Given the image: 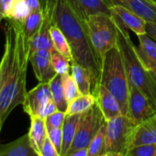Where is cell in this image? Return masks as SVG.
I'll return each mask as SVG.
<instances>
[{
	"label": "cell",
	"instance_id": "7402d4cb",
	"mask_svg": "<svg viewBox=\"0 0 156 156\" xmlns=\"http://www.w3.org/2000/svg\"><path fill=\"white\" fill-rule=\"evenodd\" d=\"M50 34H51V38L55 51H57L62 55H63L70 62H73L74 60H73L71 46L65 35L60 30V28L57 27L56 25H51L50 28Z\"/></svg>",
	"mask_w": 156,
	"mask_h": 156
},
{
	"label": "cell",
	"instance_id": "5b68a950",
	"mask_svg": "<svg viewBox=\"0 0 156 156\" xmlns=\"http://www.w3.org/2000/svg\"><path fill=\"white\" fill-rule=\"evenodd\" d=\"M91 45L100 64L106 53L118 45V32L111 15L98 13L87 16L85 20Z\"/></svg>",
	"mask_w": 156,
	"mask_h": 156
},
{
	"label": "cell",
	"instance_id": "e0dca14e",
	"mask_svg": "<svg viewBox=\"0 0 156 156\" xmlns=\"http://www.w3.org/2000/svg\"><path fill=\"white\" fill-rule=\"evenodd\" d=\"M30 62L32 65L35 76L40 83H49L56 74L51 60L44 58L36 52L30 53Z\"/></svg>",
	"mask_w": 156,
	"mask_h": 156
},
{
	"label": "cell",
	"instance_id": "f1b7e54d",
	"mask_svg": "<svg viewBox=\"0 0 156 156\" xmlns=\"http://www.w3.org/2000/svg\"><path fill=\"white\" fill-rule=\"evenodd\" d=\"M51 62L57 74L63 75L71 72V62L57 51H53L51 52Z\"/></svg>",
	"mask_w": 156,
	"mask_h": 156
},
{
	"label": "cell",
	"instance_id": "ba28073f",
	"mask_svg": "<svg viewBox=\"0 0 156 156\" xmlns=\"http://www.w3.org/2000/svg\"><path fill=\"white\" fill-rule=\"evenodd\" d=\"M155 114L156 111L146 96L137 87L129 85V96L126 116L138 125Z\"/></svg>",
	"mask_w": 156,
	"mask_h": 156
},
{
	"label": "cell",
	"instance_id": "8992f818",
	"mask_svg": "<svg viewBox=\"0 0 156 156\" xmlns=\"http://www.w3.org/2000/svg\"><path fill=\"white\" fill-rule=\"evenodd\" d=\"M135 124L126 115L118 116L107 121L106 152H119L126 154L130 149Z\"/></svg>",
	"mask_w": 156,
	"mask_h": 156
},
{
	"label": "cell",
	"instance_id": "9a60e30c",
	"mask_svg": "<svg viewBox=\"0 0 156 156\" xmlns=\"http://www.w3.org/2000/svg\"><path fill=\"white\" fill-rule=\"evenodd\" d=\"M156 143V114L135 128L131 147Z\"/></svg>",
	"mask_w": 156,
	"mask_h": 156
},
{
	"label": "cell",
	"instance_id": "ffe728a7",
	"mask_svg": "<svg viewBox=\"0 0 156 156\" xmlns=\"http://www.w3.org/2000/svg\"><path fill=\"white\" fill-rule=\"evenodd\" d=\"M82 114H73V115H66L63 125L62 127V151L61 155L64 156L69 151L74 136L76 134V130L79 124Z\"/></svg>",
	"mask_w": 156,
	"mask_h": 156
},
{
	"label": "cell",
	"instance_id": "ee69618b",
	"mask_svg": "<svg viewBox=\"0 0 156 156\" xmlns=\"http://www.w3.org/2000/svg\"><path fill=\"white\" fill-rule=\"evenodd\" d=\"M1 129H2V126H0V131H1Z\"/></svg>",
	"mask_w": 156,
	"mask_h": 156
},
{
	"label": "cell",
	"instance_id": "4316f807",
	"mask_svg": "<svg viewBox=\"0 0 156 156\" xmlns=\"http://www.w3.org/2000/svg\"><path fill=\"white\" fill-rule=\"evenodd\" d=\"M43 21V15L41 11H31L26 20L23 22L24 30L27 36L30 39L41 29Z\"/></svg>",
	"mask_w": 156,
	"mask_h": 156
},
{
	"label": "cell",
	"instance_id": "1f68e13d",
	"mask_svg": "<svg viewBox=\"0 0 156 156\" xmlns=\"http://www.w3.org/2000/svg\"><path fill=\"white\" fill-rule=\"evenodd\" d=\"M48 138L54 145L56 150L61 153L62 151V128L48 129Z\"/></svg>",
	"mask_w": 156,
	"mask_h": 156
},
{
	"label": "cell",
	"instance_id": "2e32d148",
	"mask_svg": "<svg viewBox=\"0 0 156 156\" xmlns=\"http://www.w3.org/2000/svg\"><path fill=\"white\" fill-rule=\"evenodd\" d=\"M0 156H41L31 145L29 134L0 147Z\"/></svg>",
	"mask_w": 156,
	"mask_h": 156
},
{
	"label": "cell",
	"instance_id": "d590c367",
	"mask_svg": "<svg viewBox=\"0 0 156 156\" xmlns=\"http://www.w3.org/2000/svg\"><path fill=\"white\" fill-rule=\"evenodd\" d=\"M7 60H8L7 53L4 51L1 61H0V92H1L4 85V76H5V71L7 66Z\"/></svg>",
	"mask_w": 156,
	"mask_h": 156
},
{
	"label": "cell",
	"instance_id": "8d00e7d4",
	"mask_svg": "<svg viewBox=\"0 0 156 156\" xmlns=\"http://www.w3.org/2000/svg\"><path fill=\"white\" fill-rule=\"evenodd\" d=\"M25 1L30 8L31 11H41L40 0H25Z\"/></svg>",
	"mask_w": 156,
	"mask_h": 156
},
{
	"label": "cell",
	"instance_id": "4fadbf2b",
	"mask_svg": "<svg viewBox=\"0 0 156 156\" xmlns=\"http://www.w3.org/2000/svg\"><path fill=\"white\" fill-rule=\"evenodd\" d=\"M109 6L121 5L140 18L147 23L156 24V5L150 0H107Z\"/></svg>",
	"mask_w": 156,
	"mask_h": 156
},
{
	"label": "cell",
	"instance_id": "7a4b0ae2",
	"mask_svg": "<svg viewBox=\"0 0 156 156\" xmlns=\"http://www.w3.org/2000/svg\"><path fill=\"white\" fill-rule=\"evenodd\" d=\"M53 25L59 27L65 35L71 46L73 60L88 70L91 75L93 94L99 85L101 64L91 45L85 21L66 0H57Z\"/></svg>",
	"mask_w": 156,
	"mask_h": 156
},
{
	"label": "cell",
	"instance_id": "603a6c76",
	"mask_svg": "<svg viewBox=\"0 0 156 156\" xmlns=\"http://www.w3.org/2000/svg\"><path fill=\"white\" fill-rule=\"evenodd\" d=\"M96 105V98L93 94L81 95L72 100L67 107L66 115L84 114Z\"/></svg>",
	"mask_w": 156,
	"mask_h": 156
},
{
	"label": "cell",
	"instance_id": "f546056e",
	"mask_svg": "<svg viewBox=\"0 0 156 156\" xmlns=\"http://www.w3.org/2000/svg\"><path fill=\"white\" fill-rule=\"evenodd\" d=\"M125 156H156V143L134 146L126 152Z\"/></svg>",
	"mask_w": 156,
	"mask_h": 156
},
{
	"label": "cell",
	"instance_id": "5bb4252c",
	"mask_svg": "<svg viewBox=\"0 0 156 156\" xmlns=\"http://www.w3.org/2000/svg\"><path fill=\"white\" fill-rule=\"evenodd\" d=\"M73 9L84 21L87 16L98 13H105L111 15L110 6L107 0H71Z\"/></svg>",
	"mask_w": 156,
	"mask_h": 156
},
{
	"label": "cell",
	"instance_id": "277c9868",
	"mask_svg": "<svg viewBox=\"0 0 156 156\" xmlns=\"http://www.w3.org/2000/svg\"><path fill=\"white\" fill-rule=\"evenodd\" d=\"M99 84L105 86L117 98L122 114L126 115L129 96V83L123 58L118 45L109 50L104 56Z\"/></svg>",
	"mask_w": 156,
	"mask_h": 156
},
{
	"label": "cell",
	"instance_id": "83f0119b",
	"mask_svg": "<svg viewBox=\"0 0 156 156\" xmlns=\"http://www.w3.org/2000/svg\"><path fill=\"white\" fill-rule=\"evenodd\" d=\"M62 88H63L64 98L68 104L74 98L82 95L80 93L79 89H78V87H77L71 73L62 75Z\"/></svg>",
	"mask_w": 156,
	"mask_h": 156
},
{
	"label": "cell",
	"instance_id": "74e56055",
	"mask_svg": "<svg viewBox=\"0 0 156 156\" xmlns=\"http://www.w3.org/2000/svg\"><path fill=\"white\" fill-rule=\"evenodd\" d=\"M147 34L156 41V24L147 23Z\"/></svg>",
	"mask_w": 156,
	"mask_h": 156
},
{
	"label": "cell",
	"instance_id": "44dd1931",
	"mask_svg": "<svg viewBox=\"0 0 156 156\" xmlns=\"http://www.w3.org/2000/svg\"><path fill=\"white\" fill-rule=\"evenodd\" d=\"M71 73L82 95L92 94L91 75L87 68L73 61L71 62Z\"/></svg>",
	"mask_w": 156,
	"mask_h": 156
},
{
	"label": "cell",
	"instance_id": "8fae6325",
	"mask_svg": "<svg viewBox=\"0 0 156 156\" xmlns=\"http://www.w3.org/2000/svg\"><path fill=\"white\" fill-rule=\"evenodd\" d=\"M93 95L96 98V104L98 106L106 121L123 115L117 98L105 86L99 84Z\"/></svg>",
	"mask_w": 156,
	"mask_h": 156
},
{
	"label": "cell",
	"instance_id": "7bdbcfd3",
	"mask_svg": "<svg viewBox=\"0 0 156 156\" xmlns=\"http://www.w3.org/2000/svg\"><path fill=\"white\" fill-rule=\"evenodd\" d=\"M152 73V72H151ZM153 74H154V76H155V78H156V73H153Z\"/></svg>",
	"mask_w": 156,
	"mask_h": 156
},
{
	"label": "cell",
	"instance_id": "e575fe53",
	"mask_svg": "<svg viewBox=\"0 0 156 156\" xmlns=\"http://www.w3.org/2000/svg\"><path fill=\"white\" fill-rule=\"evenodd\" d=\"M57 110H58V108H57L55 103L53 102L52 99H51V100L44 106V108L41 109V111L39 117L43 118V119H46L48 116L51 115L52 113H54V112L57 111Z\"/></svg>",
	"mask_w": 156,
	"mask_h": 156
},
{
	"label": "cell",
	"instance_id": "d4e9b609",
	"mask_svg": "<svg viewBox=\"0 0 156 156\" xmlns=\"http://www.w3.org/2000/svg\"><path fill=\"white\" fill-rule=\"evenodd\" d=\"M107 139V121H105L98 129L96 136L92 139L87 147L88 156H99L106 152Z\"/></svg>",
	"mask_w": 156,
	"mask_h": 156
},
{
	"label": "cell",
	"instance_id": "f35d334b",
	"mask_svg": "<svg viewBox=\"0 0 156 156\" xmlns=\"http://www.w3.org/2000/svg\"><path fill=\"white\" fill-rule=\"evenodd\" d=\"M64 156H88L87 152V148H82V149H78L71 153L65 154Z\"/></svg>",
	"mask_w": 156,
	"mask_h": 156
},
{
	"label": "cell",
	"instance_id": "6da1fadb",
	"mask_svg": "<svg viewBox=\"0 0 156 156\" xmlns=\"http://www.w3.org/2000/svg\"><path fill=\"white\" fill-rule=\"evenodd\" d=\"M7 66L4 85L0 92V126L19 105L24 103L27 89V72L30 58V38L23 23L8 20L4 27Z\"/></svg>",
	"mask_w": 156,
	"mask_h": 156
},
{
	"label": "cell",
	"instance_id": "7c38bea8",
	"mask_svg": "<svg viewBox=\"0 0 156 156\" xmlns=\"http://www.w3.org/2000/svg\"><path fill=\"white\" fill-rule=\"evenodd\" d=\"M139 46H134L138 59L150 72L156 73V41L147 33L138 36Z\"/></svg>",
	"mask_w": 156,
	"mask_h": 156
},
{
	"label": "cell",
	"instance_id": "4dcf8cb0",
	"mask_svg": "<svg viewBox=\"0 0 156 156\" xmlns=\"http://www.w3.org/2000/svg\"><path fill=\"white\" fill-rule=\"evenodd\" d=\"M65 117H66V113L63 111H61V110H57L54 113H52L51 115L48 116L45 119L47 130L51 129L62 128L63 125Z\"/></svg>",
	"mask_w": 156,
	"mask_h": 156
},
{
	"label": "cell",
	"instance_id": "52a82bcc",
	"mask_svg": "<svg viewBox=\"0 0 156 156\" xmlns=\"http://www.w3.org/2000/svg\"><path fill=\"white\" fill-rule=\"evenodd\" d=\"M105 121L103 114L97 104L92 108L82 114L73 141L66 154L78 149L87 148L92 139L96 136Z\"/></svg>",
	"mask_w": 156,
	"mask_h": 156
},
{
	"label": "cell",
	"instance_id": "30bf717a",
	"mask_svg": "<svg viewBox=\"0 0 156 156\" xmlns=\"http://www.w3.org/2000/svg\"><path fill=\"white\" fill-rule=\"evenodd\" d=\"M51 94L49 83H40L31 90L28 91L24 103V111L30 116H39L44 106L51 100Z\"/></svg>",
	"mask_w": 156,
	"mask_h": 156
},
{
	"label": "cell",
	"instance_id": "ac0fdd59",
	"mask_svg": "<svg viewBox=\"0 0 156 156\" xmlns=\"http://www.w3.org/2000/svg\"><path fill=\"white\" fill-rule=\"evenodd\" d=\"M30 128L29 131V137L31 145L40 154L42 145L48 137L47 127L45 123V119L39 116H30Z\"/></svg>",
	"mask_w": 156,
	"mask_h": 156
},
{
	"label": "cell",
	"instance_id": "ab89813d",
	"mask_svg": "<svg viewBox=\"0 0 156 156\" xmlns=\"http://www.w3.org/2000/svg\"><path fill=\"white\" fill-rule=\"evenodd\" d=\"M99 156H125V155L122 154V153H119V152H110V151H107L104 154L99 155Z\"/></svg>",
	"mask_w": 156,
	"mask_h": 156
},
{
	"label": "cell",
	"instance_id": "d6a6232c",
	"mask_svg": "<svg viewBox=\"0 0 156 156\" xmlns=\"http://www.w3.org/2000/svg\"><path fill=\"white\" fill-rule=\"evenodd\" d=\"M40 155L41 156H62L61 153L56 150V148L54 147V145L51 143V141L49 140L48 137L42 145Z\"/></svg>",
	"mask_w": 156,
	"mask_h": 156
},
{
	"label": "cell",
	"instance_id": "cb8c5ba5",
	"mask_svg": "<svg viewBox=\"0 0 156 156\" xmlns=\"http://www.w3.org/2000/svg\"><path fill=\"white\" fill-rule=\"evenodd\" d=\"M51 98L55 103L58 110L66 112L68 103L64 98L63 88H62V75L55 74L52 79L49 82Z\"/></svg>",
	"mask_w": 156,
	"mask_h": 156
},
{
	"label": "cell",
	"instance_id": "9c48e42d",
	"mask_svg": "<svg viewBox=\"0 0 156 156\" xmlns=\"http://www.w3.org/2000/svg\"><path fill=\"white\" fill-rule=\"evenodd\" d=\"M110 12L115 21L131 30L137 37L147 33V22L129 9L121 5H113L110 6Z\"/></svg>",
	"mask_w": 156,
	"mask_h": 156
},
{
	"label": "cell",
	"instance_id": "b9f144b4",
	"mask_svg": "<svg viewBox=\"0 0 156 156\" xmlns=\"http://www.w3.org/2000/svg\"><path fill=\"white\" fill-rule=\"evenodd\" d=\"M56 1H57V0H56ZM66 1H67V2H68L70 5H71V0H66Z\"/></svg>",
	"mask_w": 156,
	"mask_h": 156
},
{
	"label": "cell",
	"instance_id": "3957f363",
	"mask_svg": "<svg viewBox=\"0 0 156 156\" xmlns=\"http://www.w3.org/2000/svg\"><path fill=\"white\" fill-rule=\"evenodd\" d=\"M118 32V46L120 50L129 85L137 87L149 99L156 111V78L146 70L137 57L129 30L115 23Z\"/></svg>",
	"mask_w": 156,
	"mask_h": 156
},
{
	"label": "cell",
	"instance_id": "60d3db41",
	"mask_svg": "<svg viewBox=\"0 0 156 156\" xmlns=\"http://www.w3.org/2000/svg\"><path fill=\"white\" fill-rule=\"evenodd\" d=\"M150 1H151V2H152L154 5H156V0H150Z\"/></svg>",
	"mask_w": 156,
	"mask_h": 156
},
{
	"label": "cell",
	"instance_id": "484cf974",
	"mask_svg": "<svg viewBox=\"0 0 156 156\" xmlns=\"http://www.w3.org/2000/svg\"><path fill=\"white\" fill-rule=\"evenodd\" d=\"M30 12L31 9L25 0H13L7 20H14L16 21L23 23L29 17Z\"/></svg>",
	"mask_w": 156,
	"mask_h": 156
},
{
	"label": "cell",
	"instance_id": "836d02e7",
	"mask_svg": "<svg viewBox=\"0 0 156 156\" xmlns=\"http://www.w3.org/2000/svg\"><path fill=\"white\" fill-rule=\"evenodd\" d=\"M13 0H0V23L4 19H8Z\"/></svg>",
	"mask_w": 156,
	"mask_h": 156
},
{
	"label": "cell",
	"instance_id": "d6986e66",
	"mask_svg": "<svg viewBox=\"0 0 156 156\" xmlns=\"http://www.w3.org/2000/svg\"><path fill=\"white\" fill-rule=\"evenodd\" d=\"M51 25L52 24L50 21L43 20L42 25L39 31L30 39V53L38 50H48L51 52L55 51L50 34V28Z\"/></svg>",
	"mask_w": 156,
	"mask_h": 156
}]
</instances>
